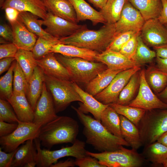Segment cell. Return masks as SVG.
Wrapping results in <instances>:
<instances>
[{"mask_svg":"<svg viewBox=\"0 0 167 167\" xmlns=\"http://www.w3.org/2000/svg\"><path fill=\"white\" fill-rule=\"evenodd\" d=\"M36 63L45 75L71 80L68 71L57 59L55 53H49L42 58L36 60Z\"/></svg>","mask_w":167,"mask_h":167,"instance_id":"cell-18","label":"cell"},{"mask_svg":"<svg viewBox=\"0 0 167 167\" xmlns=\"http://www.w3.org/2000/svg\"><path fill=\"white\" fill-rule=\"evenodd\" d=\"M125 70L107 68L87 84L86 92L94 96L105 88L119 72Z\"/></svg>","mask_w":167,"mask_h":167,"instance_id":"cell-28","label":"cell"},{"mask_svg":"<svg viewBox=\"0 0 167 167\" xmlns=\"http://www.w3.org/2000/svg\"><path fill=\"white\" fill-rule=\"evenodd\" d=\"M7 7L15 8L20 12H29L43 20L48 12L42 0H6L1 8L4 10Z\"/></svg>","mask_w":167,"mask_h":167,"instance_id":"cell-19","label":"cell"},{"mask_svg":"<svg viewBox=\"0 0 167 167\" xmlns=\"http://www.w3.org/2000/svg\"><path fill=\"white\" fill-rule=\"evenodd\" d=\"M16 62L15 60L12 63L7 72L0 78V99L7 101L13 93V72Z\"/></svg>","mask_w":167,"mask_h":167,"instance_id":"cell-39","label":"cell"},{"mask_svg":"<svg viewBox=\"0 0 167 167\" xmlns=\"http://www.w3.org/2000/svg\"><path fill=\"white\" fill-rule=\"evenodd\" d=\"M146 80L151 89L156 94L161 92L167 85V75L151 66L145 71Z\"/></svg>","mask_w":167,"mask_h":167,"instance_id":"cell-32","label":"cell"},{"mask_svg":"<svg viewBox=\"0 0 167 167\" xmlns=\"http://www.w3.org/2000/svg\"><path fill=\"white\" fill-rule=\"evenodd\" d=\"M19 120L10 103L0 99V121L11 123H18Z\"/></svg>","mask_w":167,"mask_h":167,"instance_id":"cell-42","label":"cell"},{"mask_svg":"<svg viewBox=\"0 0 167 167\" xmlns=\"http://www.w3.org/2000/svg\"><path fill=\"white\" fill-rule=\"evenodd\" d=\"M50 52L59 54L70 57L79 58L90 61H96V58L99 53L92 50L75 46L62 43L54 45Z\"/></svg>","mask_w":167,"mask_h":167,"instance_id":"cell-25","label":"cell"},{"mask_svg":"<svg viewBox=\"0 0 167 167\" xmlns=\"http://www.w3.org/2000/svg\"><path fill=\"white\" fill-rule=\"evenodd\" d=\"M76 91L83 100L80 102L78 109L84 113H90L95 118L101 122V118L103 111L109 105H105L98 101L93 96L83 91L76 83L73 82Z\"/></svg>","mask_w":167,"mask_h":167,"instance_id":"cell-21","label":"cell"},{"mask_svg":"<svg viewBox=\"0 0 167 167\" xmlns=\"http://www.w3.org/2000/svg\"><path fill=\"white\" fill-rule=\"evenodd\" d=\"M18 123H11L0 121V137L8 135L17 128Z\"/></svg>","mask_w":167,"mask_h":167,"instance_id":"cell-48","label":"cell"},{"mask_svg":"<svg viewBox=\"0 0 167 167\" xmlns=\"http://www.w3.org/2000/svg\"><path fill=\"white\" fill-rule=\"evenodd\" d=\"M18 49L13 43L1 44L0 45V59L8 57H15Z\"/></svg>","mask_w":167,"mask_h":167,"instance_id":"cell-46","label":"cell"},{"mask_svg":"<svg viewBox=\"0 0 167 167\" xmlns=\"http://www.w3.org/2000/svg\"><path fill=\"white\" fill-rule=\"evenodd\" d=\"M126 0H108L100 11L107 23L114 24L119 19Z\"/></svg>","mask_w":167,"mask_h":167,"instance_id":"cell-34","label":"cell"},{"mask_svg":"<svg viewBox=\"0 0 167 167\" xmlns=\"http://www.w3.org/2000/svg\"><path fill=\"white\" fill-rule=\"evenodd\" d=\"M42 1H44L45 0H42Z\"/></svg>","mask_w":167,"mask_h":167,"instance_id":"cell-62","label":"cell"},{"mask_svg":"<svg viewBox=\"0 0 167 167\" xmlns=\"http://www.w3.org/2000/svg\"><path fill=\"white\" fill-rule=\"evenodd\" d=\"M155 110H146L137 126L145 146L156 141L167 131V109Z\"/></svg>","mask_w":167,"mask_h":167,"instance_id":"cell-5","label":"cell"},{"mask_svg":"<svg viewBox=\"0 0 167 167\" xmlns=\"http://www.w3.org/2000/svg\"><path fill=\"white\" fill-rule=\"evenodd\" d=\"M52 96L44 82L41 95L34 110L33 122L42 126L53 121L56 114Z\"/></svg>","mask_w":167,"mask_h":167,"instance_id":"cell-14","label":"cell"},{"mask_svg":"<svg viewBox=\"0 0 167 167\" xmlns=\"http://www.w3.org/2000/svg\"><path fill=\"white\" fill-rule=\"evenodd\" d=\"M145 22L139 11L126 0L119 19L114 24L116 33L130 31L140 32Z\"/></svg>","mask_w":167,"mask_h":167,"instance_id":"cell-13","label":"cell"},{"mask_svg":"<svg viewBox=\"0 0 167 167\" xmlns=\"http://www.w3.org/2000/svg\"><path fill=\"white\" fill-rule=\"evenodd\" d=\"M109 105L113 108L119 115L124 116L137 126L146 111L141 108L116 103L110 104Z\"/></svg>","mask_w":167,"mask_h":167,"instance_id":"cell-37","label":"cell"},{"mask_svg":"<svg viewBox=\"0 0 167 167\" xmlns=\"http://www.w3.org/2000/svg\"><path fill=\"white\" fill-rule=\"evenodd\" d=\"M140 66H136L119 72L105 88L94 97L105 105L117 103L120 92L132 75L140 70Z\"/></svg>","mask_w":167,"mask_h":167,"instance_id":"cell-10","label":"cell"},{"mask_svg":"<svg viewBox=\"0 0 167 167\" xmlns=\"http://www.w3.org/2000/svg\"><path fill=\"white\" fill-rule=\"evenodd\" d=\"M10 23L13 32V43L18 49L32 51L37 40L36 35L30 32L19 18Z\"/></svg>","mask_w":167,"mask_h":167,"instance_id":"cell-16","label":"cell"},{"mask_svg":"<svg viewBox=\"0 0 167 167\" xmlns=\"http://www.w3.org/2000/svg\"><path fill=\"white\" fill-rule=\"evenodd\" d=\"M15 60V57L5 58L0 59V75L8 70L12 63Z\"/></svg>","mask_w":167,"mask_h":167,"instance_id":"cell-51","label":"cell"},{"mask_svg":"<svg viewBox=\"0 0 167 167\" xmlns=\"http://www.w3.org/2000/svg\"><path fill=\"white\" fill-rule=\"evenodd\" d=\"M137 45L134 61L138 65L151 62L156 57L155 51L150 49L145 44L140 34L137 38Z\"/></svg>","mask_w":167,"mask_h":167,"instance_id":"cell-38","label":"cell"},{"mask_svg":"<svg viewBox=\"0 0 167 167\" xmlns=\"http://www.w3.org/2000/svg\"><path fill=\"white\" fill-rule=\"evenodd\" d=\"M136 150L122 147L115 150L98 153L86 151V153L97 159L105 167H139L143 165L144 158Z\"/></svg>","mask_w":167,"mask_h":167,"instance_id":"cell-7","label":"cell"},{"mask_svg":"<svg viewBox=\"0 0 167 167\" xmlns=\"http://www.w3.org/2000/svg\"><path fill=\"white\" fill-rule=\"evenodd\" d=\"M0 36L7 42L13 43V35L12 29L6 24H2L0 25Z\"/></svg>","mask_w":167,"mask_h":167,"instance_id":"cell-49","label":"cell"},{"mask_svg":"<svg viewBox=\"0 0 167 167\" xmlns=\"http://www.w3.org/2000/svg\"><path fill=\"white\" fill-rule=\"evenodd\" d=\"M157 141L167 147V131L163 134L159 138Z\"/></svg>","mask_w":167,"mask_h":167,"instance_id":"cell-58","label":"cell"},{"mask_svg":"<svg viewBox=\"0 0 167 167\" xmlns=\"http://www.w3.org/2000/svg\"><path fill=\"white\" fill-rule=\"evenodd\" d=\"M116 34L114 24L106 23L98 30L87 28L60 40L62 44L101 53L106 49Z\"/></svg>","mask_w":167,"mask_h":167,"instance_id":"cell-3","label":"cell"},{"mask_svg":"<svg viewBox=\"0 0 167 167\" xmlns=\"http://www.w3.org/2000/svg\"><path fill=\"white\" fill-rule=\"evenodd\" d=\"M79 132V124L74 119L67 116H58L42 126L38 138L41 145L50 150L56 144H73Z\"/></svg>","mask_w":167,"mask_h":167,"instance_id":"cell-2","label":"cell"},{"mask_svg":"<svg viewBox=\"0 0 167 167\" xmlns=\"http://www.w3.org/2000/svg\"><path fill=\"white\" fill-rule=\"evenodd\" d=\"M96 61L104 63L108 68L113 70H126L139 66L120 52L107 49L97 54Z\"/></svg>","mask_w":167,"mask_h":167,"instance_id":"cell-17","label":"cell"},{"mask_svg":"<svg viewBox=\"0 0 167 167\" xmlns=\"http://www.w3.org/2000/svg\"><path fill=\"white\" fill-rule=\"evenodd\" d=\"M13 73V92H23L26 95L28 82L24 71L17 61Z\"/></svg>","mask_w":167,"mask_h":167,"instance_id":"cell-41","label":"cell"},{"mask_svg":"<svg viewBox=\"0 0 167 167\" xmlns=\"http://www.w3.org/2000/svg\"><path fill=\"white\" fill-rule=\"evenodd\" d=\"M119 117L121 132L123 139L132 148L137 150L142 145L138 128L124 116L119 115Z\"/></svg>","mask_w":167,"mask_h":167,"instance_id":"cell-29","label":"cell"},{"mask_svg":"<svg viewBox=\"0 0 167 167\" xmlns=\"http://www.w3.org/2000/svg\"><path fill=\"white\" fill-rule=\"evenodd\" d=\"M164 25L167 28V24H164Z\"/></svg>","mask_w":167,"mask_h":167,"instance_id":"cell-61","label":"cell"},{"mask_svg":"<svg viewBox=\"0 0 167 167\" xmlns=\"http://www.w3.org/2000/svg\"><path fill=\"white\" fill-rule=\"evenodd\" d=\"M156 67L160 71L167 75V58H164L156 57Z\"/></svg>","mask_w":167,"mask_h":167,"instance_id":"cell-52","label":"cell"},{"mask_svg":"<svg viewBox=\"0 0 167 167\" xmlns=\"http://www.w3.org/2000/svg\"><path fill=\"white\" fill-rule=\"evenodd\" d=\"M26 94L13 92L8 101L11 105L19 121L33 122L34 110L29 103Z\"/></svg>","mask_w":167,"mask_h":167,"instance_id":"cell-20","label":"cell"},{"mask_svg":"<svg viewBox=\"0 0 167 167\" xmlns=\"http://www.w3.org/2000/svg\"><path fill=\"white\" fill-rule=\"evenodd\" d=\"M15 58L24 71L28 82L35 67L36 60L32 51L19 49Z\"/></svg>","mask_w":167,"mask_h":167,"instance_id":"cell-33","label":"cell"},{"mask_svg":"<svg viewBox=\"0 0 167 167\" xmlns=\"http://www.w3.org/2000/svg\"><path fill=\"white\" fill-rule=\"evenodd\" d=\"M59 43H62L58 38L48 40L39 37L32 50L35 58L36 60L42 58L51 53L50 50L54 45Z\"/></svg>","mask_w":167,"mask_h":167,"instance_id":"cell-40","label":"cell"},{"mask_svg":"<svg viewBox=\"0 0 167 167\" xmlns=\"http://www.w3.org/2000/svg\"><path fill=\"white\" fill-rule=\"evenodd\" d=\"M6 0H0V7L1 8Z\"/></svg>","mask_w":167,"mask_h":167,"instance_id":"cell-59","label":"cell"},{"mask_svg":"<svg viewBox=\"0 0 167 167\" xmlns=\"http://www.w3.org/2000/svg\"><path fill=\"white\" fill-rule=\"evenodd\" d=\"M45 82L52 96L56 113L65 110L72 102L83 103L72 81L45 75Z\"/></svg>","mask_w":167,"mask_h":167,"instance_id":"cell-6","label":"cell"},{"mask_svg":"<svg viewBox=\"0 0 167 167\" xmlns=\"http://www.w3.org/2000/svg\"><path fill=\"white\" fill-rule=\"evenodd\" d=\"M34 141L37 151V167H50L58 159L65 157L71 156L78 159L87 155L85 143L78 139L71 146L53 151L41 149V142L38 138L35 139Z\"/></svg>","mask_w":167,"mask_h":167,"instance_id":"cell-8","label":"cell"},{"mask_svg":"<svg viewBox=\"0 0 167 167\" xmlns=\"http://www.w3.org/2000/svg\"><path fill=\"white\" fill-rule=\"evenodd\" d=\"M144 157L155 165L162 164L167 158V147L156 141L146 146Z\"/></svg>","mask_w":167,"mask_h":167,"instance_id":"cell-35","label":"cell"},{"mask_svg":"<svg viewBox=\"0 0 167 167\" xmlns=\"http://www.w3.org/2000/svg\"><path fill=\"white\" fill-rule=\"evenodd\" d=\"M6 17L9 23L14 22L18 19L20 11L12 7H7L4 9Z\"/></svg>","mask_w":167,"mask_h":167,"instance_id":"cell-50","label":"cell"},{"mask_svg":"<svg viewBox=\"0 0 167 167\" xmlns=\"http://www.w3.org/2000/svg\"><path fill=\"white\" fill-rule=\"evenodd\" d=\"M156 95L162 101L167 104V85L162 92Z\"/></svg>","mask_w":167,"mask_h":167,"instance_id":"cell-57","label":"cell"},{"mask_svg":"<svg viewBox=\"0 0 167 167\" xmlns=\"http://www.w3.org/2000/svg\"><path fill=\"white\" fill-rule=\"evenodd\" d=\"M84 126L83 134L86 138V143L101 152L119 149L123 146H130L123 138L109 132L101 122L86 115L78 108L72 106Z\"/></svg>","mask_w":167,"mask_h":167,"instance_id":"cell-1","label":"cell"},{"mask_svg":"<svg viewBox=\"0 0 167 167\" xmlns=\"http://www.w3.org/2000/svg\"><path fill=\"white\" fill-rule=\"evenodd\" d=\"M75 163V165L80 167H105L97 159L87 155L76 159Z\"/></svg>","mask_w":167,"mask_h":167,"instance_id":"cell-45","label":"cell"},{"mask_svg":"<svg viewBox=\"0 0 167 167\" xmlns=\"http://www.w3.org/2000/svg\"><path fill=\"white\" fill-rule=\"evenodd\" d=\"M72 4L76 13L77 22L89 20L93 24L107 23L100 11H98L84 0H68Z\"/></svg>","mask_w":167,"mask_h":167,"instance_id":"cell-22","label":"cell"},{"mask_svg":"<svg viewBox=\"0 0 167 167\" xmlns=\"http://www.w3.org/2000/svg\"><path fill=\"white\" fill-rule=\"evenodd\" d=\"M140 12L145 21L157 19L162 9L161 0H128Z\"/></svg>","mask_w":167,"mask_h":167,"instance_id":"cell-27","label":"cell"},{"mask_svg":"<svg viewBox=\"0 0 167 167\" xmlns=\"http://www.w3.org/2000/svg\"><path fill=\"white\" fill-rule=\"evenodd\" d=\"M140 80V71H139L132 75L124 87L119 95L116 103L123 105H128L133 100V97L139 87Z\"/></svg>","mask_w":167,"mask_h":167,"instance_id":"cell-36","label":"cell"},{"mask_svg":"<svg viewBox=\"0 0 167 167\" xmlns=\"http://www.w3.org/2000/svg\"><path fill=\"white\" fill-rule=\"evenodd\" d=\"M145 74L144 69L140 71V80L138 93L128 105L146 110L167 109V104L162 101L152 92L146 80Z\"/></svg>","mask_w":167,"mask_h":167,"instance_id":"cell-11","label":"cell"},{"mask_svg":"<svg viewBox=\"0 0 167 167\" xmlns=\"http://www.w3.org/2000/svg\"><path fill=\"white\" fill-rule=\"evenodd\" d=\"M42 25L46 26L45 30L52 36L60 39L87 28V25H79L55 15L48 11L42 20Z\"/></svg>","mask_w":167,"mask_h":167,"instance_id":"cell-12","label":"cell"},{"mask_svg":"<svg viewBox=\"0 0 167 167\" xmlns=\"http://www.w3.org/2000/svg\"><path fill=\"white\" fill-rule=\"evenodd\" d=\"M18 123L17 128L13 132L0 138L1 147L6 152L13 151L28 140L37 138L42 126L33 122L19 120Z\"/></svg>","mask_w":167,"mask_h":167,"instance_id":"cell-9","label":"cell"},{"mask_svg":"<svg viewBox=\"0 0 167 167\" xmlns=\"http://www.w3.org/2000/svg\"><path fill=\"white\" fill-rule=\"evenodd\" d=\"M44 2L48 11L58 17L77 24L76 12L68 0H45Z\"/></svg>","mask_w":167,"mask_h":167,"instance_id":"cell-24","label":"cell"},{"mask_svg":"<svg viewBox=\"0 0 167 167\" xmlns=\"http://www.w3.org/2000/svg\"><path fill=\"white\" fill-rule=\"evenodd\" d=\"M163 165L164 167H167V158L163 164Z\"/></svg>","mask_w":167,"mask_h":167,"instance_id":"cell-60","label":"cell"},{"mask_svg":"<svg viewBox=\"0 0 167 167\" xmlns=\"http://www.w3.org/2000/svg\"><path fill=\"white\" fill-rule=\"evenodd\" d=\"M136 33L137 32L130 31L116 33L112 41L106 49L119 52L122 46Z\"/></svg>","mask_w":167,"mask_h":167,"instance_id":"cell-43","label":"cell"},{"mask_svg":"<svg viewBox=\"0 0 167 167\" xmlns=\"http://www.w3.org/2000/svg\"><path fill=\"white\" fill-rule=\"evenodd\" d=\"M37 17L29 12L21 11L20 12L19 18L30 32L39 37L48 40L57 38L50 35L43 29L42 20L38 19Z\"/></svg>","mask_w":167,"mask_h":167,"instance_id":"cell-30","label":"cell"},{"mask_svg":"<svg viewBox=\"0 0 167 167\" xmlns=\"http://www.w3.org/2000/svg\"><path fill=\"white\" fill-rule=\"evenodd\" d=\"M37 158V151L34 140H28L18 148L11 167H25L29 163L36 162Z\"/></svg>","mask_w":167,"mask_h":167,"instance_id":"cell-26","label":"cell"},{"mask_svg":"<svg viewBox=\"0 0 167 167\" xmlns=\"http://www.w3.org/2000/svg\"><path fill=\"white\" fill-rule=\"evenodd\" d=\"M97 8L102 9L106 4L108 0H88Z\"/></svg>","mask_w":167,"mask_h":167,"instance_id":"cell-56","label":"cell"},{"mask_svg":"<svg viewBox=\"0 0 167 167\" xmlns=\"http://www.w3.org/2000/svg\"><path fill=\"white\" fill-rule=\"evenodd\" d=\"M75 165V161L68 159L64 161H60L52 165L50 167H73Z\"/></svg>","mask_w":167,"mask_h":167,"instance_id":"cell-55","label":"cell"},{"mask_svg":"<svg viewBox=\"0 0 167 167\" xmlns=\"http://www.w3.org/2000/svg\"><path fill=\"white\" fill-rule=\"evenodd\" d=\"M101 122L111 134L117 137L123 138L120 130L119 115L110 105L102 112Z\"/></svg>","mask_w":167,"mask_h":167,"instance_id":"cell-31","label":"cell"},{"mask_svg":"<svg viewBox=\"0 0 167 167\" xmlns=\"http://www.w3.org/2000/svg\"><path fill=\"white\" fill-rule=\"evenodd\" d=\"M161 1L162 4V9L158 19L161 24L164 25L167 24V0Z\"/></svg>","mask_w":167,"mask_h":167,"instance_id":"cell-53","label":"cell"},{"mask_svg":"<svg viewBox=\"0 0 167 167\" xmlns=\"http://www.w3.org/2000/svg\"><path fill=\"white\" fill-rule=\"evenodd\" d=\"M140 34V32L136 33L122 46L119 51L123 55L133 61L137 45V38Z\"/></svg>","mask_w":167,"mask_h":167,"instance_id":"cell-44","label":"cell"},{"mask_svg":"<svg viewBox=\"0 0 167 167\" xmlns=\"http://www.w3.org/2000/svg\"><path fill=\"white\" fill-rule=\"evenodd\" d=\"M156 52V57L167 58V44L153 47Z\"/></svg>","mask_w":167,"mask_h":167,"instance_id":"cell-54","label":"cell"},{"mask_svg":"<svg viewBox=\"0 0 167 167\" xmlns=\"http://www.w3.org/2000/svg\"><path fill=\"white\" fill-rule=\"evenodd\" d=\"M18 148L13 151L10 152L3 151L2 148H0V167H11L14 156Z\"/></svg>","mask_w":167,"mask_h":167,"instance_id":"cell-47","label":"cell"},{"mask_svg":"<svg viewBox=\"0 0 167 167\" xmlns=\"http://www.w3.org/2000/svg\"><path fill=\"white\" fill-rule=\"evenodd\" d=\"M45 79L44 72L37 65L28 82L26 93L27 98L33 110L41 94Z\"/></svg>","mask_w":167,"mask_h":167,"instance_id":"cell-23","label":"cell"},{"mask_svg":"<svg viewBox=\"0 0 167 167\" xmlns=\"http://www.w3.org/2000/svg\"><path fill=\"white\" fill-rule=\"evenodd\" d=\"M140 36L144 42L153 47L167 44V28L158 19L145 21Z\"/></svg>","mask_w":167,"mask_h":167,"instance_id":"cell-15","label":"cell"},{"mask_svg":"<svg viewBox=\"0 0 167 167\" xmlns=\"http://www.w3.org/2000/svg\"><path fill=\"white\" fill-rule=\"evenodd\" d=\"M58 60L68 71L71 80L75 82L88 84L98 74L108 68L104 63L79 58L55 54Z\"/></svg>","mask_w":167,"mask_h":167,"instance_id":"cell-4","label":"cell"}]
</instances>
